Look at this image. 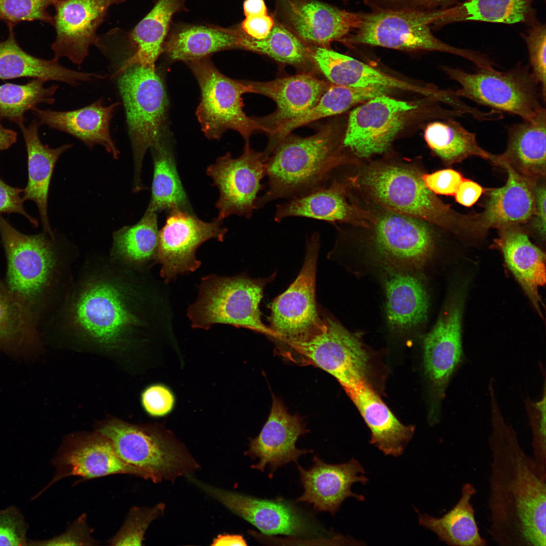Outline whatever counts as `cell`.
<instances>
[{"instance_id":"e0dca14e","label":"cell","mask_w":546,"mask_h":546,"mask_svg":"<svg viewBox=\"0 0 546 546\" xmlns=\"http://www.w3.org/2000/svg\"><path fill=\"white\" fill-rule=\"evenodd\" d=\"M322 315L324 328L291 348L335 377L344 389L366 380L369 355L360 341L335 320Z\"/></svg>"},{"instance_id":"2e32d148","label":"cell","mask_w":546,"mask_h":546,"mask_svg":"<svg viewBox=\"0 0 546 546\" xmlns=\"http://www.w3.org/2000/svg\"><path fill=\"white\" fill-rule=\"evenodd\" d=\"M266 161L263 152L252 149L247 141L240 156L234 158L227 153L207 167L206 173L219 192L215 204L217 218L252 217L257 195L263 187L261 181L266 174Z\"/></svg>"},{"instance_id":"7bdbcfd3","label":"cell","mask_w":546,"mask_h":546,"mask_svg":"<svg viewBox=\"0 0 546 546\" xmlns=\"http://www.w3.org/2000/svg\"><path fill=\"white\" fill-rule=\"evenodd\" d=\"M158 237L157 213L147 209L138 223L114 233L113 253L129 263H146L156 258Z\"/></svg>"},{"instance_id":"7c38bea8","label":"cell","mask_w":546,"mask_h":546,"mask_svg":"<svg viewBox=\"0 0 546 546\" xmlns=\"http://www.w3.org/2000/svg\"><path fill=\"white\" fill-rule=\"evenodd\" d=\"M320 245V235L314 233L307 239L304 261L298 277L271 305L269 328L272 338L290 347L309 338L325 326L315 295Z\"/></svg>"},{"instance_id":"30bf717a","label":"cell","mask_w":546,"mask_h":546,"mask_svg":"<svg viewBox=\"0 0 546 546\" xmlns=\"http://www.w3.org/2000/svg\"><path fill=\"white\" fill-rule=\"evenodd\" d=\"M199 83L201 101L196 115L202 130L218 139L229 129L238 131L246 142L257 130H268L243 111L242 96L253 93L250 81L237 80L222 74L208 57L187 63Z\"/></svg>"},{"instance_id":"ac0fdd59","label":"cell","mask_w":546,"mask_h":546,"mask_svg":"<svg viewBox=\"0 0 546 546\" xmlns=\"http://www.w3.org/2000/svg\"><path fill=\"white\" fill-rule=\"evenodd\" d=\"M416 107L386 94L363 103L349 114L342 148L362 158L384 153L403 126L407 113Z\"/></svg>"},{"instance_id":"7a4b0ae2","label":"cell","mask_w":546,"mask_h":546,"mask_svg":"<svg viewBox=\"0 0 546 546\" xmlns=\"http://www.w3.org/2000/svg\"><path fill=\"white\" fill-rule=\"evenodd\" d=\"M341 142L329 124L309 136L287 135L266 161L268 187L258 197L256 209L274 200L301 197L327 186L336 168L355 162L343 152Z\"/></svg>"},{"instance_id":"1f68e13d","label":"cell","mask_w":546,"mask_h":546,"mask_svg":"<svg viewBox=\"0 0 546 546\" xmlns=\"http://www.w3.org/2000/svg\"><path fill=\"white\" fill-rule=\"evenodd\" d=\"M495 244L505 262L534 307L541 315L539 288L545 283V255L519 225L499 229Z\"/></svg>"},{"instance_id":"9f6ffc18","label":"cell","mask_w":546,"mask_h":546,"mask_svg":"<svg viewBox=\"0 0 546 546\" xmlns=\"http://www.w3.org/2000/svg\"><path fill=\"white\" fill-rule=\"evenodd\" d=\"M23 193V189L11 187L0 178V214L3 213L21 214L37 227V220L29 215L24 208L25 200L22 195Z\"/></svg>"},{"instance_id":"d590c367","label":"cell","mask_w":546,"mask_h":546,"mask_svg":"<svg viewBox=\"0 0 546 546\" xmlns=\"http://www.w3.org/2000/svg\"><path fill=\"white\" fill-rule=\"evenodd\" d=\"M245 33L241 29L210 25H183L173 29L163 52L173 61L186 63L228 49H242Z\"/></svg>"},{"instance_id":"bcb514c9","label":"cell","mask_w":546,"mask_h":546,"mask_svg":"<svg viewBox=\"0 0 546 546\" xmlns=\"http://www.w3.org/2000/svg\"><path fill=\"white\" fill-rule=\"evenodd\" d=\"M531 0H468L462 7L467 20L513 24L526 20Z\"/></svg>"},{"instance_id":"f907efd6","label":"cell","mask_w":546,"mask_h":546,"mask_svg":"<svg viewBox=\"0 0 546 546\" xmlns=\"http://www.w3.org/2000/svg\"><path fill=\"white\" fill-rule=\"evenodd\" d=\"M28 525L15 506L0 510V545H27Z\"/></svg>"},{"instance_id":"f6af8a7d","label":"cell","mask_w":546,"mask_h":546,"mask_svg":"<svg viewBox=\"0 0 546 546\" xmlns=\"http://www.w3.org/2000/svg\"><path fill=\"white\" fill-rule=\"evenodd\" d=\"M243 50L265 55L279 62L294 66H299L312 61L311 48L276 20L270 33L263 39H254L246 34Z\"/></svg>"},{"instance_id":"db71d44e","label":"cell","mask_w":546,"mask_h":546,"mask_svg":"<svg viewBox=\"0 0 546 546\" xmlns=\"http://www.w3.org/2000/svg\"><path fill=\"white\" fill-rule=\"evenodd\" d=\"M142 404L147 413L153 417H164L173 410L175 398L171 390L164 385L157 384L147 388L142 395Z\"/></svg>"},{"instance_id":"4316f807","label":"cell","mask_w":546,"mask_h":546,"mask_svg":"<svg viewBox=\"0 0 546 546\" xmlns=\"http://www.w3.org/2000/svg\"><path fill=\"white\" fill-rule=\"evenodd\" d=\"M291 216L367 228L377 219L376 215L371 211L362 209L349 200L348 185L337 179L308 194L277 205L274 217L276 222H280Z\"/></svg>"},{"instance_id":"cb8c5ba5","label":"cell","mask_w":546,"mask_h":546,"mask_svg":"<svg viewBox=\"0 0 546 546\" xmlns=\"http://www.w3.org/2000/svg\"><path fill=\"white\" fill-rule=\"evenodd\" d=\"M313 464L305 469L297 464L303 494L296 502L311 504L319 512H329L333 515L339 510L344 500L353 497L363 501L365 497L353 492L351 488L354 483L366 484L369 479L360 463L355 459L341 464L325 463L316 456Z\"/></svg>"},{"instance_id":"ba28073f","label":"cell","mask_w":546,"mask_h":546,"mask_svg":"<svg viewBox=\"0 0 546 546\" xmlns=\"http://www.w3.org/2000/svg\"><path fill=\"white\" fill-rule=\"evenodd\" d=\"M0 235L7 261L5 284L16 298L39 317L57 266L53 242L44 234L20 233L1 214Z\"/></svg>"},{"instance_id":"3957f363","label":"cell","mask_w":546,"mask_h":546,"mask_svg":"<svg viewBox=\"0 0 546 546\" xmlns=\"http://www.w3.org/2000/svg\"><path fill=\"white\" fill-rule=\"evenodd\" d=\"M422 174L404 164L372 162L349 180L385 210L446 229L461 226L462 217L426 187Z\"/></svg>"},{"instance_id":"f5cc1de1","label":"cell","mask_w":546,"mask_h":546,"mask_svg":"<svg viewBox=\"0 0 546 546\" xmlns=\"http://www.w3.org/2000/svg\"><path fill=\"white\" fill-rule=\"evenodd\" d=\"M85 514L80 516L62 534L43 540H28L29 545H94L98 542L92 536Z\"/></svg>"},{"instance_id":"74e56055","label":"cell","mask_w":546,"mask_h":546,"mask_svg":"<svg viewBox=\"0 0 546 546\" xmlns=\"http://www.w3.org/2000/svg\"><path fill=\"white\" fill-rule=\"evenodd\" d=\"M185 1L158 0L151 11L129 33L134 52L120 68L133 64L155 65L163 52L171 18L183 8Z\"/></svg>"},{"instance_id":"f35d334b","label":"cell","mask_w":546,"mask_h":546,"mask_svg":"<svg viewBox=\"0 0 546 546\" xmlns=\"http://www.w3.org/2000/svg\"><path fill=\"white\" fill-rule=\"evenodd\" d=\"M385 290L387 317L391 327L405 330L426 321L428 299L420 280L408 274H396L387 280Z\"/></svg>"},{"instance_id":"484cf974","label":"cell","mask_w":546,"mask_h":546,"mask_svg":"<svg viewBox=\"0 0 546 546\" xmlns=\"http://www.w3.org/2000/svg\"><path fill=\"white\" fill-rule=\"evenodd\" d=\"M508 172L506 184L489 191L485 209L473 216H464L463 226L474 231H486L519 225L533 217L535 207V187L508 164H498Z\"/></svg>"},{"instance_id":"f1b7e54d","label":"cell","mask_w":546,"mask_h":546,"mask_svg":"<svg viewBox=\"0 0 546 546\" xmlns=\"http://www.w3.org/2000/svg\"><path fill=\"white\" fill-rule=\"evenodd\" d=\"M119 103L109 106L103 104L102 99L76 110L56 111L40 110L36 114L40 124L63 131L79 139L89 148L95 145L103 146L113 158L117 159L119 151L110 134V122Z\"/></svg>"},{"instance_id":"60d3db41","label":"cell","mask_w":546,"mask_h":546,"mask_svg":"<svg viewBox=\"0 0 546 546\" xmlns=\"http://www.w3.org/2000/svg\"><path fill=\"white\" fill-rule=\"evenodd\" d=\"M424 138L431 150L447 165L478 156L495 164L496 155L489 153L478 144L476 134L467 130L454 118L429 123Z\"/></svg>"},{"instance_id":"ab89813d","label":"cell","mask_w":546,"mask_h":546,"mask_svg":"<svg viewBox=\"0 0 546 546\" xmlns=\"http://www.w3.org/2000/svg\"><path fill=\"white\" fill-rule=\"evenodd\" d=\"M388 92L381 88H353L332 84L311 109L283 125L269 136L268 144L263 153L266 156H269L281 141L297 127L342 113L354 105Z\"/></svg>"},{"instance_id":"83f0119b","label":"cell","mask_w":546,"mask_h":546,"mask_svg":"<svg viewBox=\"0 0 546 546\" xmlns=\"http://www.w3.org/2000/svg\"><path fill=\"white\" fill-rule=\"evenodd\" d=\"M250 82L253 93L266 96L276 103L277 109L273 113L257 119L268 130L269 136L283 125L308 112L332 84L307 73Z\"/></svg>"},{"instance_id":"be15d7a7","label":"cell","mask_w":546,"mask_h":546,"mask_svg":"<svg viewBox=\"0 0 546 546\" xmlns=\"http://www.w3.org/2000/svg\"><path fill=\"white\" fill-rule=\"evenodd\" d=\"M245 16L267 14L264 0H245L243 3Z\"/></svg>"},{"instance_id":"277c9868","label":"cell","mask_w":546,"mask_h":546,"mask_svg":"<svg viewBox=\"0 0 546 546\" xmlns=\"http://www.w3.org/2000/svg\"><path fill=\"white\" fill-rule=\"evenodd\" d=\"M98 433L110 441L118 457L136 469L142 478L154 483H174L200 468L186 447L166 429L116 421L101 426Z\"/></svg>"},{"instance_id":"52a82bcc","label":"cell","mask_w":546,"mask_h":546,"mask_svg":"<svg viewBox=\"0 0 546 546\" xmlns=\"http://www.w3.org/2000/svg\"><path fill=\"white\" fill-rule=\"evenodd\" d=\"M275 275L253 279L244 275L202 278L196 301L188 309L192 327L208 329L226 324L245 328L273 337L261 321L259 304L265 285Z\"/></svg>"},{"instance_id":"6125c7cd","label":"cell","mask_w":546,"mask_h":546,"mask_svg":"<svg viewBox=\"0 0 546 546\" xmlns=\"http://www.w3.org/2000/svg\"><path fill=\"white\" fill-rule=\"evenodd\" d=\"M212 545L244 546L247 543L240 534H219L213 539Z\"/></svg>"},{"instance_id":"11a10c76","label":"cell","mask_w":546,"mask_h":546,"mask_svg":"<svg viewBox=\"0 0 546 546\" xmlns=\"http://www.w3.org/2000/svg\"><path fill=\"white\" fill-rule=\"evenodd\" d=\"M422 178L426 187L435 195L446 196H454L465 179L460 172L450 168L430 174L422 173Z\"/></svg>"},{"instance_id":"8992f818","label":"cell","mask_w":546,"mask_h":546,"mask_svg":"<svg viewBox=\"0 0 546 546\" xmlns=\"http://www.w3.org/2000/svg\"><path fill=\"white\" fill-rule=\"evenodd\" d=\"M443 11L376 10L361 12L360 23L340 42L347 45H368L401 51H438L462 57L477 67L485 57L471 51L452 47L432 33L430 25L441 22Z\"/></svg>"},{"instance_id":"603a6c76","label":"cell","mask_w":546,"mask_h":546,"mask_svg":"<svg viewBox=\"0 0 546 546\" xmlns=\"http://www.w3.org/2000/svg\"><path fill=\"white\" fill-rule=\"evenodd\" d=\"M311 59L333 84L353 88H376L388 92L398 89L412 92L429 100L444 102L446 90L413 84L386 74L369 65L327 47L311 48Z\"/></svg>"},{"instance_id":"d6986e66","label":"cell","mask_w":546,"mask_h":546,"mask_svg":"<svg viewBox=\"0 0 546 546\" xmlns=\"http://www.w3.org/2000/svg\"><path fill=\"white\" fill-rule=\"evenodd\" d=\"M276 21L304 43L326 47L358 26L361 12L341 10L316 0H274Z\"/></svg>"},{"instance_id":"d6a6232c","label":"cell","mask_w":546,"mask_h":546,"mask_svg":"<svg viewBox=\"0 0 546 546\" xmlns=\"http://www.w3.org/2000/svg\"><path fill=\"white\" fill-rule=\"evenodd\" d=\"M506 150L497 155L496 164H508L517 173L536 184L545 177L546 112L531 120H524L508 129Z\"/></svg>"},{"instance_id":"ffe728a7","label":"cell","mask_w":546,"mask_h":546,"mask_svg":"<svg viewBox=\"0 0 546 546\" xmlns=\"http://www.w3.org/2000/svg\"><path fill=\"white\" fill-rule=\"evenodd\" d=\"M126 0H60L54 6L56 36L52 44L53 59L66 57L80 66L93 45L100 47L97 31L109 8Z\"/></svg>"},{"instance_id":"e575fe53","label":"cell","mask_w":546,"mask_h":546,"mask_svg":"<svg viewBox=\"0 0 546 546\" xmlns=\"http://www.w3.org/2000/svg\"><path fill=\"white\" fill-rule=\"evenodd\" d=\"M39 121L34 120L28 126L21 124L27 153L28 181L23 190L25 200L33 201L36 204L46 233L53 239L54 235L48 216V199L50 184L54 168L59 157L72 145L66 144L57 148L43 145L39 137Z\"/></svg>"},{"instance_id":"9c48e42d","label":"cell","mask_w":546,"mask_h":546,"mask_svg":"<svg viewBox=\"0 0 546 546\" xmlns=\"http://www.w3.org/2000/svg\"><path fill=\"white\" fill-rule=\"evenodd\" d=\"M444 70L461 85L453 90L465 98L493 111L515 114L531 120L545 109L541 88L528 66H517L501 72L491 68H478L473 73L459 68L444 67Z\"/></svg>"},{"instance_id":"5b68a950","label":"cell","mask_w":546,"mask_h":546,"mask_svg":"<svg viewBox=\"0 0 546 546\" xmlns=\"http://www.w3.org/2000/svg\"><path fill=\"white\" fill-rule=\"evenodd\" d=\"M118 72V87L133 152V190L138 192L144 188L141 180L144 156L164 139L167 97L155 65L133 64L119 68Z\"/></svg>"},{"instance_id":"9a60e30c","label":"cell","mask_w":546,"mask_h":546,"mask_svg":"<svg viewBox=\"0 0 546 546\" xmlns=\"http://www.w3.org/2000/svg\"><path fill=\"white\" fill-rule=\"evenodd\" d=\"M168 212L159 231L156 257L161 265L160 275L166 283L198 268L201 262L196 259L197 249L211 239L222 242L228 232L222 226L223 220L217 217L206 222L192 211L175 209Z\"/></svg>"},{"instance_id":"c3c4849f","label":"cell","mask_w":546,"mask_h":546,"mask_svg":"<svg viewBox=\"0 0 546 546\" xmlns=\"http://www.w3.org/2000/svg\"><path fill=\"white\" fill-rule=\"evenodd\" d=\"M540 398L533 401L527 397L524 404L532 433V448L533 460L539 469L546 473V388L545 377Z\"/></svg>"},{"instance_id":"816d5d0a","label":"cell","mask_w":546,"mask_h":546,"mask_svg":"<svg viewBox=\"0 0 546 546\" xmlns=\"http://www.w3.org/2000/svg\"><path fill=\"white\" fill-rule=\"evenodd\" d=\"M528 46L530 68L540 85L542 96L545 101L546 92V40L544 26L533 29L526 38Z\"/></svg>"},{"instance_id":"8d00e7d4","label":"cell","mask_w":546,"mask_h":546,"mask_svg":"<svg viewBox=\"0 0 546 546\" xmlns=\"http://www.w3.org/2000/svg\"><path fill=\"white\" fill-rule=\"evenodd\" d=\"M476 492L472 483L464 484L460 498L451 509L440 517L419 514V524L434 532L448 545H486L487 541L480 533L471 503Z\"/></svg>"},{"instance_id":"44dd1931","label":"cell","mask_w":546,"mask_h":546,"mask_svg":"<svg viewBox=\"0 0 546 546\" xmlns=\"http://www.w3.org/2000/svg\"><path fill=\"white\" fill-rule=\"evenodd\" d=\"M51 463L56 469L53 478L32 499L38 497L55 483L72 476L89 479L124 474L141 478L140 472L121 460L110 441L99 433L70 439L61 447Z\"/></svg>"},{"instance_id":"680465c9","label":"cell","mask_w":546,"mask_h":546,"mask_svg":"<svg viewBox=\"0 0 546 546\" xmlns=\"http://www.w3.org/2000/svg\"><path fill=\"white\" fill-rule=\"evenodd\" d=\"M275 24V20L268 14L246 16L241 29L249 36L261 39L268 35Z\"/></svg>"},{"instance_id":"6f0895ef","label":"cell","mask_w":546,"mask_h":546,"mask_svg":"<svg viewBox=\"0 0 546 546\" xmlns=\"http://www.w3.org/2000/svg\"><path fill=\"white\" fill-rule=\"evenodd\" d=\"M372 10H406L428 11L442 5L448 0H363Z\"/></svg>"},{"instance_id":"91938a15","label":"cell","mask_w":546,"mask_h":546,"mask_svg":"<svg viewBox=\"0 0 546 546\" xmlns=\"http://www.w3.org/2000/svg\"><path fill=\"white\" fill-rule=\"evenodd\" d=\"M484 192V189L478 183L465 178L454 196L458 203L466 207H471L478 200Z\"/></svg>"},{"instance_id":"5bb4252c","label":"cell","mask_w":546,"mask_h":546,"mask_svg":"<svg viewBox=\"0 0 546 546\" xmlns=\"http://www.w3.org/2000/svg\"><path fill=\"white\" fill-rule=\"evenodd\" d=\"M463 298L453 295L424 341L423 363L428 381L432 422L438 420L449 383L465 360L462 331Z\"/></svg>"},{"instance_id":"b9f144b4","label":"cell","mask_w":546,"mask_h":546,"mask_svg":"<svg viewBox=\"0 0 546 546\" xmlns=\"http://www.w3.org/2000/svg\"><path fill=\"white\" fill-rule=\"evenodd\" d=\"M151 150L154 172L147 209L157 213L175 209L192 211L170 146L163 139Z\"/></svg>"},{"instance_id":"ee69618b","label":"cell","mask_w":546,"mask_h":546,"mask_svg":"<svg viewBox=\"0 0 546 546\" xmlns=\"http://www.w3.org/2000/svg\"><path fill=\"white\" fill-rule=\"evenodd\" d=\"M46 81L34 78L27 83H7L0 85V121L7 119L17 123L24 124L25 113L33 110L41 103L52 104L58 86L53 84L45 87Z\"/></svg>"},{"instance_id":"94428289","label":"cell","mask_w":546,"mask_h":546,"mask_svg":"<svg viewBox=\"0 0 546 546\" xmlns=\"http://www.w3.org/2000/svg\"><path fill=\"white\" fill-rule=\"evenodd\" d=\"M535 207L533 217L534 224L538 233L541 236L545 234V202L546 190L545 184L537 183L535 187Z\"/></svg>"},{"instance_id":"4fadbf2b","label":"cell","mask_w":546,"mask_h":546,"mask_svg":"<svg viewBox=\"0 0 546 546\" xmlns=\"http://www.w3.org/2000/svg\"><path fill=\"white\" fill-rule=\"evenodd\" d=\"M188 479L265 535L281 534L307 538L322 532L321 526L309 515L284 498H258L213 486L193 475Z\"/></svg>"},{"instance_id":"681fc988","label":"cell","mask_w":546,"mask_h":546,"mask_svg":"<svg viewBox=\"0 0 546 546\" xmlns=\"http://www.w3.org/2000/svg\"><path fill=\"white\" fill-rule=\"evenodd\" d=\"M60 0H0V20L14 26L22 21L39 20L54 25L47 12Z\"/></svg>"},{"instance_id":"7dc6e473","label":"cell","mask_w":546,"mask_h":546,"mask_svg":"<svg viewBox=\"0 0 546 546\" xmlns=\"http://www.w3.org/2000/svg\"><path fill=\"white\" fill-rule=\"evenodd\" d=\"M165 505L160 503L150 508L133 507L118 532L108 540L111 545H141L150 524L161 517Z\"/></svg>"},{"instance_id":"e7e4bbea","label":"cell","mask_w":546,"mask_h":546,"mask_svg":"<svg viewBox=\"0 0 546 546\" xmlns=\"http://www.w3.org/2000/svg\"><path fill=\"white\" fill-rule=\"evenodd\" d=\"M17 139V133L4 127L0 121V151L9 149L16 142Z\"/></svg>"},{"instance_id":"f546056e","label":"cell","mask_w":546,"mask_h":546,"mask_svg":"<svg viewBox=\"0 0 546 546\" xmlns=\"http://www.w3.org/2000/svg\"><path fill=\"white\" fill-rule=\"evenodd\" d=\"M344 390L371 431V443L386 456H401L413 437L414 427L396 418L367 379Z\"/></svg>"},{"instance_id":"7402d4cb","label":"cell","mask_w":546,"mask_h":546,"mask_svg":"<svg viewBox=\"0 0 546 546\" xmlns=\"http://www.w3.org/2000/svg\"><path fill=\"white\" fill-rule=\"evenodd\" d=\"M428 222L385 210L377 216L372 228V242L385 259L409 266L420 265L431 255L434 247Z\"/></svg>"},{"instance_id":"6da1fadb","label":"cell","mask_w":546,"mask_h":546,"mask_svg":"<svg viewBox=\"0 0 546 546\" xmlns=\"http://www.w3.org/2000/svg\"><path fill=\"white\" fill-rule=\"evenodd\" d=\"M489 398L488 534L500 546H545L546 473L522 448L496 395Z\"/></svg>"},{"instance_id":"8fae6325","label":"cell","mask_w":546,"mask_h":546,"mask_svg":"<svg viewBox=\"0 0 546 546\" xmlns=\"http://www.w3.org/2000/svg\"><path fill=\"white\" fill-rule=\"evenodd\" d=\"M126 287L105 278L87 282L71 306L72 324L98 342L117 343L140 324Z\"/></svg>"},{"instance_id":"4dcf8cb0","label":"cell","mask_w":546,"mask_h":546,"mask_svg":"<svg viewBox=\"0 0 546 546\" xmlns=\"http://www.w3.org/2000/svg\"><path fill=\"white\" fill-rule=\"evenodd\" d=\"M39 318L0 278V352L16 360H35L42 350Z\"/></svg>"},{"instance_id":"836d02e7","label":"cell","mask_w":546,"mask_h":546,"mask_svg":"<svg viewBox=\"0 0 546 546\" xmlns=\"http://www.w3.org/2000/svg\"><path fill=\"white\" fill-rule=\"evenodd\" d=\"M9 36L0 41V79L21 77L54 80L77 86L82 82L103 79L106 75L79 72L67 68L54 59L47 60L24 51L17 43L12 25L8 24Z\"/></svg>"},{"instance_id":"d4e9b609","label":"cell","mask_w":546,"mask_h":546,"mask_svg":"<svg viewBox=\"0 0 546 546\" xmlns=\"http://www.w3.org/2000/svg\"><path fill=\"white\" fill-rule=\"evenodd\" d=\"M306 432L300 418L291 415L282 402L273 397L271 411L259 435L250 439L248 449L244 453L258 462L251 466L253 469L264 472L268 466L269 477L280 467L294 462L299 458L312 452L296 447L298 438Z\"/></svg>"}]
</instances>
